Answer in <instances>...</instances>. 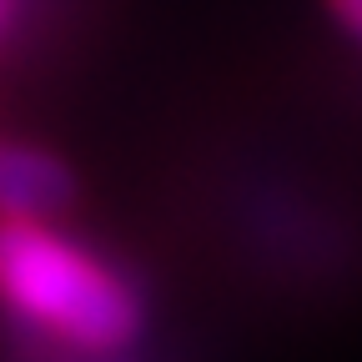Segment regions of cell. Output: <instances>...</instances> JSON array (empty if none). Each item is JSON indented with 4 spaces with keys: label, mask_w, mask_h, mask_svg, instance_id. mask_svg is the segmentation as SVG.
Masks as SVG:
<instances>
[{
    "label": "cell",
    "mask_w": 362,
    "mask_h": 362,
    "mask_svg": "<svg viewBox=\"0 0 362 362\" xmlns=\"http://www.w3.org/2000/svg\"><path fill=\"white\" fill-rule=\"evenodd\" d=\"M71 197L66 166L21 141H0V216H45Z\"/></svg>",
    "instance_id": "7a4b0ae2"
},
{
    "label": "cell",
    "mask_w": 362,
    "mask_h": 362,
    "mask_svg": "<svg viewBox=\"0 0 362 362\" xmlns=\"http://www.w3.org/2000/svg\"><path fill=\"white\" fill-rule=\"evenodd\" d=\"M337 21H342V25H352V30L362 35V0H357V6H337Z\"/></svg>",
    "instance_id": "3957f363"
},
{
    "label": "cell",
    "mask_w": 362,
    "mask_h": 362,
    "mask_svg": "<svg viewBox=\"0 0 362 362\" xmlns=\"http://www.w3.org/2000/svg\"><path fill=\"white\" fill-rule=\"evenodd\" d=\"M0 307L86 357H111L141 332L131 282L45 216H0Z\"/></svg>",
    "instance_id": "6da1fadb"
}]
</instances>
